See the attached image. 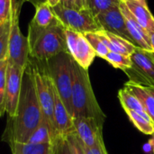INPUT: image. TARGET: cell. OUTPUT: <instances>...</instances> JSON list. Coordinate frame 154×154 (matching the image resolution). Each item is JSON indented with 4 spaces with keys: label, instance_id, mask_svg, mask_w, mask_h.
Segmentation results:
<instances>
[{
    "label": "cell",
    "instance_id": "cell-11",
    "mask_svg": "<svg viewBox=\"0 0 154 154\" xmlns=\"http://www.w3.org/2000/svg\"><path fill=\"white\" fill-rule=\"evenodd\" d=\"M96 18L102 26L103 30L119 35L134 44L133 38L125 25V22L120 11L119 5L99 14L96 16Z\"/></svg>",
    "mask_w": 154,
    "mask_h": 154
},
{
    "label": "cell",
    "instance_id": "cell-9",
    "mask_svg": "<svg viewBox=\"0 0 154 154\" xmlns=\"http://www.w3.org/2000/svg\"><path fill=\"white\" fill-rule=\"evenodd\" d=\"M65 35L67 49L69 55L79 66L88 70L97 53L86 39L84 33L65 28Z\"/></svg>",
    "mask_w": 154,
    "mask_h": 154
},
{
    "label": "cell",
    "instance_id": "cell-42",
    "mask_svg": "<svg viewBox=\"0 0 154 154\" xmlns=\"http://www.w3.org/2000/svg\"><path fill=\"white\" fill-rule=\"evenodd\" d=\"M153 135H154V134H153Z\"/></svg>",
    "mask_w": 154,
    "mask_h": 154
},
{
    "label": "cell",
    "instance_id": "cell-7",
    "mask_svg": "<svg viewBox=\"0 0 154 154\" xmlns=\"http://www.w3.org/2000/svg\"><path fill=\"white\" fill-rule=\"evenodd\" d=\"M21 6V5L14 4V12L11 19L9 34L7 59L9 62L24 69L30 59V51L27 37L23 35L19 27V15Z\"/></svg>",
    "mask_w": 154,
    "mask_h": 154
},
{
    "label": "cell",
    "instance_id": "cell-41",
    "mask_svg": "<svg viewBox=\"0 0 154 154\" xmlns=\"http://www.w3.org/2000/svg\"><path fill=\"white\" fill-rule=\"evenodd\" d=\"M124 1H126V0H124Z\"/></svg>",
    "mask_w": 154,
    "mask_h": 154
},
{
    "label": "cell",
    "instance_id": "cell-1",
    "mask_svg": "<svg viewBox=\"0 0 154 154\" xmlns=\"http://www.w3.org/2000/svg\"><path fill=\"white\" fill-rule=\"evenodd\" d=\"M42 120L32 69L30 61H28L22 79L16 114L14 117H8L2 141L7 143L10 142L27 143Z\"/></svg>",
    "mask_w": 154,
    "mask_h": 154
},
{
    "label": "cell",
    "instance_id": "cell-16",
    "mask_svg": "<svg viewBox=\"0 0 154 154\" xmlns=\"http://www.w3.org/2000/svg\"><path fill=\"white\" fill-rule=\"evenodd\" d=\"M130 12L133 14L142 27L149 32H154V16L150 11L146 0L125 1Z\"/></svg>",
    "mask_w": 154,
    "mask_h": 154
},
{
    "label": "cell",
    "instance_id": "cell-31",
    "mask_svg": "<svg viewBox=\"0 0 154 154\" xmlns=\"http://www.w3.org/2000/svg\"><path fill=\"white\" fill-rule=\"evenodd\" d=\"M90 149L94 154H107L106 146H105V143H104V139H103V134L98 135L96 144Z\"/></svg>",
    "mask_w": 154,
    "mask_h": 154
},
{
    "label": "cell",
    "instance_id": "cell-8",
    "mask_svg": "<svg viewBox=\"0 0 154 154\" xmlns=\"http://www.w3.org/2000/svg\"><path fill=\"white\" fill-rule=\"evenodd\" d=\"M132 67L124 70L129 82L143 87L154 88V53L136 48L131 55Z\"/></svg>",
    "mask_w": 154,
    "mask_h": 154
},
{
    "label": "cell",
    "instance_id": "cell-33",
    "mask_svg": "<svg viewBox=\"0 0 154 154\" xmlns=\"http://www.w3.org/2000/svg\"><path fill=\"white\" fill-rule=\"evenodd\" d=\"M88 7V0H75V8L83 9Z\"/></svg>",
    "mask_w": 154,
    "mask_h": 154
},
{
    "label": "cell",
    "instance_id": "cell-2",
    "mask_svg": "<svg viewBox=\"0 0 154 154\" xmlns=\"http://www.w3.org/2000/svg\"><path fill=\"white\" fill-rule=\"evenodd\" d=\"M72 88L71 103L73 117L95 118L104 125L106 116L95 97L88 71L79 66L73 59L71 61Z\"/></svg>",
    "mask_w": 154,
    "mask_h": 154
},
{
    "label": "cell",
    "instance_id": "cell-43",
    "mask_svg": "<svg viewBox=\"0 0 154 154\" xmlns=\"http://www.w3.org/2000/svg\"><path fill=\"white\" fill-rule=\"evenodd\" d=\"M153 154H154V153H153Z\"/></svg>",
    "mask_w": 154,
    "mask_h": 154
},
{
    "label": "cell",
    "instance_id": "cell-34",
    "mask_svg": "<svg viewBox=\"0 0 154 154\" xmlns=\"http://www.w3.org/2000/svg\"><path fill=\"white\" fill-rule=\"evenodd\" d=\"M24 2H30L31 4H32L34 5V7H37L38 5L47 3V0H21V3H24Z\"/></svg>",
    "mask_w": 154,
    "mask_h": 154
},
{
    "label": "cell",
    "instance_id": "cell-6",
    "mask_svg": "<svg viewBox=\"0 0 154 154\" xmlns=\"http://www.w3.org/2000/svg\"><path fill=\"white\" fill-rule=\"evenodd\" d=\"M52 10L65 28L81 33L88 32H96L103 30L102 26L88 7L83 9L69 8L60 3L59 5L53 6Z\"/></svg>",
    "mask_w": 154,
    "mask_h": 154
},
{
    "label": "cell",
    "instance_id": "cell-37",
    "mask_svg": "<svg viewBox=\"0 0 154 154\" xmlns=\"http://www.w3.org/2000/svg\"><path fill=\"white\" fill-rule=\"evenodd\" d=\"M60 2H61V0H47V3H48L51 7H53V6L59 5Z\"/></svg>",
    "mask_w": 154,
    "mask_h": 154
},
{
    "label": "cell",
    "instance_id": "cell-32",
    "mask_svg": "<svg viewBox=\"0 0 154 154\" xmlns=\"http://www.w3.org/2000/svg\"><path fill=\"white\" fill-rule=\"evenodd\" d=\"M143 150L145 152L153 154L154 153V135L153 137L143 146Z\"/></svg>",
    "mask_w": 154,
    "mask_h": 154
},
{
    "label": "cell",
    "instance_id": "cell-29",
    "mask_svg": "<svg viewBox=\"0 0 154 154\" xmlns=\"http://www.w3.org/2000/svg\"><path fill=\"white\" fill-rule=\"evenodd\" d=\"M14 12L13 0H0V23L10 22Z\"/></svg>",
    "mask_w": 154,
    "mask_h": 154
},
{
    "label": "cell",
    "instance_id": "cell-23",
    "mask_svg": "<svg viewBox=\"0 0 154 154\" xmlns=\"http://www.w3.org/2000/svg\"><path fill=\"white\" fill-rule=\"evenodd\" d=\"M105 60L108 61L114 68L120 69L122 70H125L132 67L131 56L121 54L118 52L109 51L106 56Z\"/></svg>",
    "mask_w": 154,
    "mask_h": 154
},
{
    "label": "cell",
    "instance_id": "cell-38",
    "mask_svg": "<svg viewBox=\"0 0 154 154\" xmlns=\"http://www.w3.org/2000/svg\"><path fill=\"white\" fill-rule=\"evenodd\" d=\"M82 144H83V148H84V150H85V152H86V154H94L93 152H92L91 149H90L89 147H88L87 145H85V144L83 143V142H82Z\"/></svg>",
    "mask_w": 154,
    "mask_h": 154
},
{
    "label": "cell",
    "instance_id": "cell-25",
    "mask_svg": "<svg viewBox=\"0 0 154 154\" xmlns=\"http://www.w3.org/2000/svg\"><path fill=\"white\" fill-rule=\"evenodd\" d=\"M7 66V58L0 61V116H3L5 113V87Z\"/></svg>",
    "mask_w": 154,
    "mask_h": 154
},
{
    "label": "cell",
    "instance_id": "cell-15",
    "mask_svg": "<svg viewBox=\"0 0 154 154\" xmlns=\"http://www.w3.org/2000/svg\"><path fill=\"white\" fill-rule=\"evenodd\" d=\"M96 33L98 35L102 42L106 46V48L109 50V51L118 52L121 54L131 56L135 49L137 48L136 45L130 42L126 39L114 34L112 32H106L105 30H100L96 32Z\"/></svg>",
    "mask_w": 154,
    "mask_h": 154
},
{
    "label": "cell",
    "instance_id": "cell-36",
    "mask_svg": "<svg viewBox=\"0 0 154 154\" xmlns=\"http://www.w3.org/2000/svg\"><path fill=\"white\" fill-rule=\"evenodd\" d=\"M149 38H150L151 47H152V52L154 53V32H149Z\"/></svg>",
    "mask_w": 154,
    "mask_h": 154
},
{
    "label": "cell",
    "instance_id": "cell-14",
    "mask_svg": "<svg viewBox=\"0 0 154 154\" xmlns=\"http://www.w3.org/2000/svg\"><path fill=\"white\" fill-rule=\"evenodd\" d=\"M51 89H52L53 104H54V123H55L57 134L58 137L59 136L66 137L69 134L75 131L73 126V120L71 116L68 112L63 101L61 100L52 80H51Z\"/></svg>",
    "mask_w": 154,
    "mask_h": 154
},
{
    "label": "cell",
    "instance_id": "cell-4",
    "mask_svg": "<svg viewBox=\"0 0 154 154\" xmlns=\"http://www.w3.org/2000/svg\"><path fill=\"white\" fill-rule=\"evenodd\" d=\"M71 61L72 57L69 55V53L68 51H63L42 62L44 63L47 72L51 79L68 112L71 117H73L71 103Z\"/></svg>",
    "mask_w": 154,
    "mask_h": 154
},
{
    "label": "cell",
    "instance_id": "cell-13",
    "mask_svg": "<svg viewBox=\"0 0 154 154\" xmlns=\"http://www.w3.org/2000/svg\"><path fill=\"white\" fill-rule=\"evenodd\" d=\"M73 126L76 134L85 145L93 147L99 134H103V124L99 123L95 118L89 117H77L72 118Z\"/></svg>",
    "mask_w": 154,
    "mask_h": 154
},
{
    "label": "cell",
    "instance_id": "cell-39",
    "mask_svg": "<svg viewBox=\"0 0 154 154\" xmlns=\"http://www.w3.org/2000/svg\"><path fill=\"white\" fill-rule=\"evenodd\" d=\"M151 95H152L154 97V88H144Z\"/></svg>",
    "mask_w": 154,
    "mask_h": 154
},
{
    "label": "cell",
    "instance_id": "cell-3",
    "mask_svg": "<svg viewBox=\"0 0 154 154\" xmlns=\"http://www.w3.org/2000/svg\"><path fill=\"white\" fill-rule=\"evenodd\" d=\"M29 51L30 58L39 61H45L60 52L68 51L65 27L59 19L29 43Z\"/></svg>",
    "mask_w": 154,
    "mask_h": 154
},
{
    "label": "cell",
    "instance_id": "cell-28",
    "mask_svg": "<svg viewBox=\"0 0 154 154\" xmlns=\"http://www.w3.org/2000/svg\"><path fill=\"white\" fill-rule=\"evenodd\" d=\"M66 140L69 145L70 151L72 154H86L85 150L83 148L82 141L79 139L75 131L71 132L66 136Z\"/></svg>",
    "mask_w": 154,
    "mask_h": 154
},
{
    "label": "cell",
    "instance_id": "cell-30",
    "mask_svg": "<svg viewBox=\"0 0 154 154\" xmlns=\"http://www.w3.org/2000/svg\"><path fill=\"white\" fill-rule=\"evenodd\" d=\"M52 153L51 154H72L69 145L66 140V137L59 136L51 143Z\"/></svg>",
    "mask_w": 154,
    "mask_h": 154
},
{
    "label": "cell",
    "instance_id": "cell-27",
    "mask_svg": "<svg viewBox=\"0 0 154 154\" xmlns=\"http://www.w3.org/2000/svg\"><path fill=\"white\" fill-rule=\"evenodd\" d=\"M11 21L0 23V61L7 58Z\"/></svg>",
    "mask_w": 154,
    "mask_h": 154
},
{
    "label": "cell",
    "instance_id": "cell-18",
    "mask_svg": "<svg viewBox=\"0 0 154 154\" xmlns=\"http://www.w3.org/2000/svg\"><path fill=\"white\" fill-rule=\"evenodd\" d=\"M57 19L58 18L52 10V7L48 3H44L35 7V14L30 23L37 28L46 29Z\"/></svg>",
    "mask_w": 154,
    "mask_h": 154
},
{
    "label": "cell",
    "instance_id": "cell-21",
    "mask_svg": "<svg viewBox=\"0 0 154 154\" xmlns=\"http://www.w3.org/2000/svg\"><path fill=\"white\" fill-rule=\"evenodd\" d=\"M125 111L126 115L128 116L129 119L131 120V122L134 125V126L139 131H141L143 134H147V135L153 134L154 123L152 121L147 120L143 116L139 115L138 113H136L133 110L125 109Z\"/></svg>",
    "mask_w": 154,
    "mask_h": 154
},
{
    "label": "cell",
    "instance_id": "cell-24",
    "mask_svg": "<svg viewBox=\"0 0 154 154\" xmlns=\"http://www.w3.org/2000/svg\"><path fill=\"white\" fill-rule=\"evenodd\" d=\"M121 0H88V7L96 17L111 8L118 6Z\"/></svg>",
    "mask_w": 154,
    "mask_h": 154
},
{
    "label": "cell",
    "instance_id": "cell-19",
    "mask_svg": "<svg viewBox=\"0 0 154 154\" xmlns=\"http://www.w3.org/2000/svg\"><path fill=\"white\" fill-rule=\"evenodd\" d=\"M12 154H51L52 145L51 143L35 144L31 143L10 142Z\"/></svg>",
    "mask_w": 154,
    "mask_h": 154
},
{
    "label": "cell",
    "instance_id": "cell-12",
    "mask_svg": "<svg viewBox=\"0 0 154 154\" xmlns=\"http://www.w3.org/2000/svg\"><path fill=\"white\" fill-rule=\"evenodd\" d=\"M119 8L124 16L127 30H128L130 35L132 36L134 44L138 48H141L147 51L152 52L148 32L146 30H144L142 27V25L137 22V20L134 18L133 14L130 12L129 8L127 7L125 2L124 0H121V2L119 4Z\"/></svg>",
    "mask_w": 154,
    "mask_h": 154
},
{
    "label": "cell",
    "instance_id": "cell-20",
    "mask_svg": "<svg viewBox=\"0 0 154 154\" xmlns=\"http://www.w3.org/2000/svg\"><path fill=\"white\" fill-rule=\"evenodd\" d=\"M125 86L128 87L130 90L139 98L144 107L145 112L154 123V97L151 95L144 88L134 85L131 82H126Z\"/></svg>",
    "mask_w": 154,
    "mask_h": 154
},
{
    "label": "cell",
    "instance_id": "cell-17",
    "mask_svg": "<svg viewBox=\"0 0 154 154\" xmlns=\"http://www.w3.org/2000/svg\"><path fill=\"white\" fill-rule=\"evenodd\" d=\"M118 98H119V100L121 102V105H122L124 110H125V109L133 110V111L138 113L139 115L143 116L147 120L152 121L150 118V116H148V114L145 112L144 107L143 106L142 102L130 90V88L128 87L125 86L124 88L119 90V92H118Z\"/></svg>",
    "mask_w": 154,
    "mask_h": 154
},
{
    "label": "cell",
    "instance_id": "cell-35",
    "mask_svg": "<svg viewBox=\"0 0 154 154\" xmlns=\"http://www.w3.org/2000/svg\"><path fill=\"white\" fill-rule=\"evenodd\" d=\"M60 4L66 7L75 8V0H61Z\"/></svg>",
    "mask_w": 154,
    "mask_h": 154
},
{
    "label": "cell",
    "instance_id": "cell-10",
    "mask_svg": "<svg viewBox=\"0 0 154 154\" xmlns=\"http://www.w3.org/2000/svg\"><path fill=\"white\" fill-rule=\"evenodd\" d=\"M24 69L8 61L5 87V112L8 117H14L16 114Z\"/></svg>",
    "mask_w": 154,
    "mask_h": 154
},
{
    "label": "cell",
    "instance_id": "cell-22",
    "mask_svg": "<svg viewBox=\"0 0 154 154\" xmlns=\"http://www.w3.org/2000/svg\"><path fill=\"white\" fill-rule=\"evenodd\" d=\"M27 143L42 144V143H51V134L47 123L42 120V124L32 134Z\"/></svg>",
    "mask_w": 154,
    "mask_h": 154
},
{
    "label": "cell",
    "instance_id": "cell-5",
    "mask_svg": "<svg viewBox=\"0 0 154 154\" xmlns=\"http://www.w3.org/2000/svg\"><path fill=\"white\" fill-rule=\"evenodd\" d=\"M29 61L32 69L35 88L42 117L50 128L52 143L57 139L58 134L54 123V104L51 89V79L42 61L36 60L32 58L29 59Z\"/></svg>",
    "mask_w": 154,
    "mask_h": 154
},
{
    "label": "cell",
    "instance_id": "cell-40",
    "mask_svg": "<svg viewBox=\"0 0 154 154\" xmlns=\"http://www.w3.org/2000/svg\"><path fill=\"white\" fill-rule=\"evenodd\" d=\"M13 2L14 3V2H15V0H13ZM15 4H19V5H23V4L21 3V0H18V1H17V3H15Z\"/></svg>",
    "mask_w": 154,
    "mask_h": 154
},
{
    "label": "cell",
    "instance_id": "cell-26",
    "mask_svg": "<svg viewBox=\"0 0 154 154\" xmlns=\"http://www.w3.org/2000/svg\"><path fill=\"white\" fill-rule=\"evenodd\" d=\"M84 35H85L86 39L88 41V42L90 43V45L92 46L93 50L96 51L97 56H98L102 59H105L106 56L107 55V53L109 52V50L102 42V41L98 37V35L94 32H85Z\"/></svg>",
    "mask_w": 154,
    "mask_h": 154
}]
</instances>
